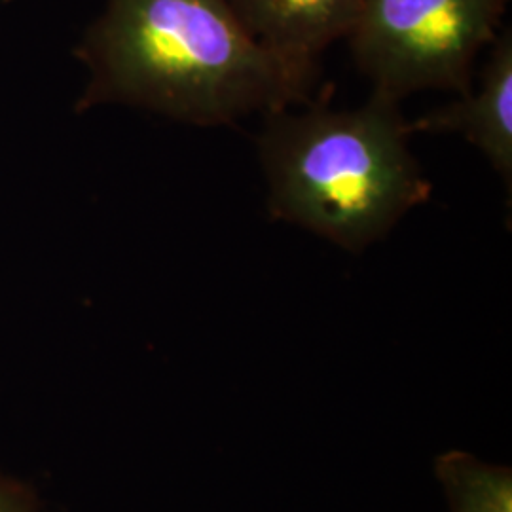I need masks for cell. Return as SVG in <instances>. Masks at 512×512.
I'll return each mask as SVG.
<instances>
[{"mask_svg":"<svg viewBox=\"0 0 512 512\" xmlns=\"http://www.w3.org/2000/svg\"><path fill=\"white\" fill-rule=\"evenodd\" d=\"M509 0H365L349 44L374 92H471L476 55L501 31Z\"/></svg>","mask_w":512,"mask_h":512,"instance_id":"obj_3","label":"cell"},{"mask_svg":"<svg viewBox=\"0 0 512 512\" xmlns=\"http://www.w3.org/2000/svg\"><path fill=\"white\" fill-rule=\"evenodd\" d=\"M0 512H44L37 495L14 478L0 475Z\"/></svg>","mask_w":512,"mask_h":512,"instance_id":"obj_7","label":"cell"},{"mask_svg":"<svg viewBox=\"0 0 512 512\" xmlns=\"http://www.w3.org/2000/svg\"><path fill=\"white\" fill-rule=\"evenodd\" d=\"M74 55L76 110L128 105L203 128L308 103L317 76L264 50L228 0H107Z\"/></svg>","mask_w":512,"mask_h":512,"instance_id":"obj_1","label":"cell"},{"mask_svg":"<svg viewBox=\"0 0 512 512\" xmlns=\"http://www.w3.org/2000/svg\"><path fill=\"white\" fill-rule=\"evenodd\" d=\"M256 42L302 73L317 76V57L348 38L365 0H228Z\"/></svg>","mask_w":512,"mask_h":512,"instance_id":"obj_4","label":"cell"},{"mask_svg":"<svg viewBox=\"0 0 512 512\" xmlns=\"http://www.w3.org/2000/svg\"><path fill=\"white\" fill-rule=\"evenodd\" d=\"M435 476L450 512H512V471L450 450L435 459Z\"/></svg>","mask_w":512,"mask_h":512,"instance_id":"obj_6","label":"cell"},{"mask_svg":"<svg viewBox=\"0 0 512 512\" xmlns=\"http://www.w3.org/2000/svg\"><path fill=\"white\" fill-rule=\"evenodd\" d=\"M412 133H459L475 145L497 175L512 188V35L499 31L492 42L482 82L475 93H465L456 103L427 112L410 122Z\"/></svg>","mask_w":512,"mask_h":512,"instance_id":"obj_5","label":"cell"},{"mask_svg":"<svg viewBox=\"0 0 512 512\" xmlns=\"http://www.w3.org/2000/svg\"><path fill=\"white\" fill-rule=\"evenodd\" d=\"M410 135L399 101L376 92L359 109L266 114L258 152L270 215L363 253L431 196Z\"/></svg>","mask_w":512,"mask_h":512,"instance_id":"obj_2","label":"cell"}]
</instances>
